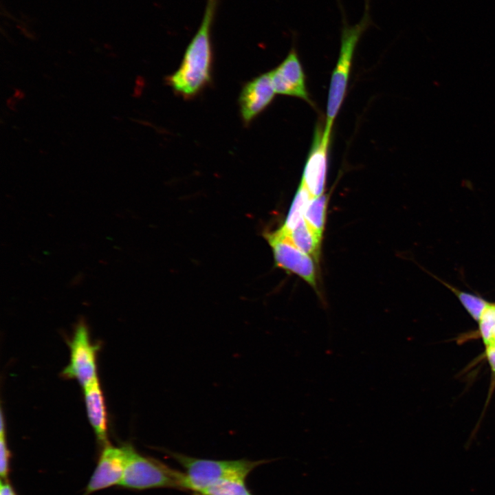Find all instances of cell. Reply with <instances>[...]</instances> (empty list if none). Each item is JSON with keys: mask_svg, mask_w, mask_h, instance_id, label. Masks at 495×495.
I'll list each match as a JSON object with an SVG mask.
<instances>
[{"mask_svg": "<svg viewBox=\"0 0 495 495\" xmlns=\"http://www.w3.org/2000/svg\"><path fill=\"white\" fill-rule=\"evenodd\" d=\"M0 495H16L10 484L7 481H1Z\"/></svg>", "mask_w": 495, "mask_h": 495, "instance_id": "ffe728a7", "label": "cell"}, {"mask_svg": "<svg viewBox=\"0 0 495 495\" xmlns=\"http://www.w3.org/2000/svg\"><path fill=\"white\" fill-rule=\"evenodd\" d=\"M285 231L292 242L299 250L311 256L316 263L317 264L318 263L320 254V244L322 237L319 236L307 223L305 220L302 221L292 231L289 232L285 230Z\"/></svg>", "mask_w": 495, "mask_h": 495, "instance_id": "7c38bea8", "label": "cell"}, {"mask_svg": "<svg viewBox=\"0 0 495 495\" xmlns=\"http://www.w3.org/2000/svg\"><path fill=\"white\" fill-rule=\"evenodd\" d=\"M195 495H200V494H196V493H195Z\"/></svg>", "mask_w": 495, "mask_h": 495, "instance_id": "7402d4cb", "label": "cell"}, {"mask_svg": "<svg viewBox=\"0 0 495 495\" xmlns=\"http://www.w3.org/2000/svg\"><path fill=\"white\" fill-rule=\"evenodd\" d=\"M371 23L369 0H365L364 14L358 23L349 25L343 18L340 53L331 74L327 98L324 131L328 136H331L334 120L345 98L356 47L362 34Z\"/></svg>", "mask_w": 495, "mask_h": 495, "instance_id": "7a4b0ae2", "label": "cell"}, {"mask_svg": "<svg viewBox=\"0 0 495 495\" xmlns=\"http://www.w3.org/2000/svg\"><path fill=\"white\" fill-rule=\"evenodd\" d=\"M485 354L492 372L495 376V344L486 346Z\"/></svg>", "mask_w": 495, "mask_h": 495, "instance_id": "d6986e66", "label": "cell"}, {"mask_svg": "<svg viewBox=\"0 0 495 495\" xmlns=\"http://www.w3.org/2000/svg\"><path fill=\"white\" fill-rule=\"evenodd\" d=\"M328 199V197L324 194L312 197L304 214L307 223L321 237L324 229Z\"/></svg>", "mask_w": 495, "mask_h": 495, "instance_id": "4fadbf2b", "label": "cell"}, {"mask_svg": "<svg viewBox=\"0 0 495 495\" xmlns=\"http://www.w3.org/2000/svg\"><path fill=\"white\" fill-rule=\"evenodd\" d=\"M200 495H252L243 479L219 481L201 492Z\"/></svg>", "mask_w": 495, "mask_h": 495, "instance_id": "9a60e30c", "label": "cell"}, {"mask_svg": "<svg viewBox=\"0 0 495 495\" xmlns=\"http://www.w3.org/2000/svg\"><path fill=\"white\" fill-rule=\"evenodd\" d=\"M89 421L100 443L108 444V422L103 393L98 378L83 387Z\"/></svg>", "mask_w": 495, "mask_h": 495, "instance_id": "8fae6325", "label": "cell"}, {"mask_svg": "<svg viewBox=\"0 0 495 495\" xmlns=\"http://www.w3.org/2000/svg\"><path fill=\"white\" fill-rule=\"evenodd\" d=\"M264 236L272 250L276 265L298 276L317 291L318 264L314 259L292 242L283 227Z\"/></svg>", "mask_w": 495, "mask_h": 495, "instance_id": "5b68a950", "label": "cell"}, {"mask_svg": "<svg viewBox=\"0 0 495 495\" xmlns=\"http://www.w3.org/2000/svg\"><path fill=\"white\" fill-rule=\"evenodd\" d=\"M311 197L312 196L307 188L300 182L292 202L285 223L282 226L287 232L292 231L305 220V211Z\"/></svg>", "mask_w": 495, "mask_h": 495, "instance_id": "5bb4252c", "label": "cell"}, {"mask_svg": "<svg viewBox=\"0 0 495 495\" xmlns=\"http://www.w3.org/2000/svg\"><path fill=\"white\" fill-rule=\"evenodd\" d=\"M185 474L138 453L131 446L120 486L132 490L175 488L186 490Z\"/></svg>", "mask_w": 495, "mask_h": 495, "instance_id": "277c9868", "label": "cell"}, {"mask_svg": "<svg viewBox=\"0 0 495 495\" xmlns=\"http://www.w3.org/2000/svg\"><path fill=\"white\" fill-rule=\"evenodd\" d=\"M495 344V332L494 333L492 340L490 344ZM490 344H488V345H490Z\"/></svg>", "mask_w": 495, "mask_h": 495, "instance_id": "44dd1931", "label": "cell"}, {"mask_svg": "<svg viewBox=\"0 0 495 495\" xmlns=\"http://www.w3.org/2000/svg\"><path fill=\"white\" fill-rule=\"evenodd\" d=\"M219 0H206L204 16L177 69L166 78L173 91L184 99L197 96L211 82L213 50L211 30Z\"/></svg>", "mask_w": 495, "mask_h": 495, "instance_id": "6da1fadb", "label": "cell"}, {"mask_svg": "<svg viewBox=\"0 0 495 495\" xmlns=\"http://www.w3.org/2000/svg\"><path fill=\"white\" fill-rule=\"evenodd\" d=\"M185 470L186 490L199 494L208 486L225 479L245 480L256 467L269 461L212 460L197 459L172 451H164Z\"/></svg>", "mask_w": 495, "mask_h": 495, "instance_id": "3957f363", "label": "cell"}, {"mask_svg": "<svg viewBox=\"0 0 495 495\" xmlns=\"http://www.w3.org/2000/svg\"><path fill=\"white\" fill-rule=\"evenodd\" d=\"M131 446L115 447L107 444L104 447L83 495H89L113 485H120Z\"/></svg>", "mask_w": 495, "mask_h": 495, "instance_id": "52a82bcc", "label": "cell"}, {"mask_svg": "<svg viewBox=\"0 0 495 495\" xmlns=\"http://www.w3.org/2000/svg\"><path fill=\"white\" fill-rule=\"evenodd\" d=\"M3 417L1 416L0 432V474L1 479L7 481L9 473L10 450L8 448Z\"/></svg>", "mask_w": 495, "mask_h": 495, "instance_id": "ac0fdd59", "label": "cell"}, {"mask_svg": "<svg viewBox=\"0 0 495 495\" xmlns=\"http://www.w3.org/2000/svg\"><path fill=\"white\" fill-rule=\"evenodd\" d=\"M459 298L462 305L474 318L478 322L482 314L490 304L484 299L474 294L460 291L444 283Z\"/></svg>", "mask_w": 495, "mask_h": 495, "instance_id": "2e32d148", "label": "cell"}, {"mask_svg": "<svg viewBox=\"0 0 495 495\" xmlns=\"http://www.w3.org/2000/svg\"><path fill=\"white\" fill-rule=\"evenodd\" d=\"M331 137L324 132L320 124L316 126L312 145L304 167L301 183L312 197L324 194L326 184L328 151Z\"/></svg>", "mask_w": 495, "mask_h": 495, "instance_id": "ba28073f", "label": "cell"}, {"mask_svg": "<svg viewBox=\"0 0 495 495\" xmlns=\"http://www.w3.org/2000/svg\"><path fill=\"white\" fill-rule=\"evenodd\" d=\"M480 334L485 346L490 344L495 332V304L490 303L478 321Z\"/></svg>", "mask_w": 495, "mask_h": 495, "instance_id": "e0dca14e", "label": "cell"}, {"mask_svg": "<svg viewBox=\"0 0 495 495\" xmlns=\"http://www.w3.org/2000/svg\"><path fill=\"white\" fill-rule=\"evenodd\" d=\"M274 91L270 72L246 82L239 94V111L243 122L248 125L274 100Z\"/></svg>", "mask_w": 495, "mask_h": 495, "instance_id": "30bf717a", "label": "cell"}, {"mask_svg": "<svg viewBox=\"0 0 495 495\" xmlns=\"http://www.w3.org/2000/svg\"><path fill=\"white\" fill-rule=\"evenodd\" d=\"M270 74L276 94L299 98L311 103L303 68L294 47Z\"/></svg>", "mask_w": 495, "mask_h": 495, "instance_id": "9c48e42d", "label": "cell"}, {"mask_svg": "<svg viewBox=\"0 0 495 495\" xmlns=\"http://www.w3.org/2000/svg\"><path fill=\"white\" fill-rule=\"evenodd\" d=\"M70 358L62 374L76 380L82 388L98 378L96 355L99 346L91 342L87 326L80 321L69 342Z\"/></svg>", "mask_w": 495, "mask_h": 495, "instance_id": "8992f818", "label": "cell"}]
</instances>
